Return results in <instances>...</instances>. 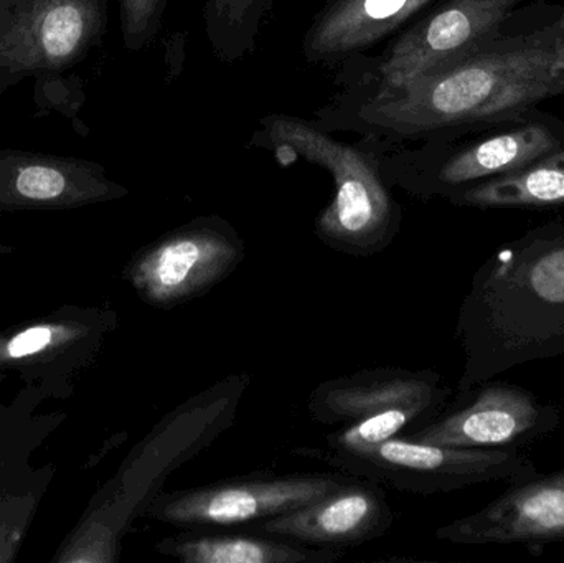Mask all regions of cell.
Masks as SVG:
<instances>
[{"label":"cell","instance_id":"cell-22","mask_svg":"<svg viewBox=\"0 0 564 563\" xmlns=\"http://www.w3.org/2000/svg\"><path fill=\"white\" fill-rule=\"evenodd\" d=\"M556 30H558L560 35V53H562V58L564 62V15L560 19V22L556 23Z\"/></svg>","mask_w":564,"mask_h":563},{"label":"cell","instance_id":"cell-16","mask_svg":"<svg viewBox=\"0 0 564 563\" xmlns=\"http://www.w3.org/2000/svg\"><path fill=\"white\" fill-rule=\"evenodd\" d=\"M155 551L184 563H334L340 549L314 548L276 535L231 534L215 529H184L162 539Z\"/></svg>","mask_w":564,"mask_h":563},{"label":"cell","instance_id":"cell-21","mask_svg":"<svg viewBox=\"0 0 564 563\" xmlns=\"http://www.w3.org/2000/svg\"><path fill=\"white\" fill-rule=\"evenodd\" d=\"M76 334H78V329L69 331L66 327L50 326V324L29 327L3 343V346L0 347V359L20 360L39 356V354L65 343L66 337H75Z\"/></svg>","mask_w":564,"mask_h":563},{"label":"cell","instance_id":"cell-17","mask_svg":"<svg viewBox=\"0 0 564 563\" xmlns=\"http://www.w3.org/2000/svg\"><path fill=\"white\" fill-rule=\"evenodd\" d=\"M447 202L470 208L564 207V161L550 155L522 171L464 188Z\"/></svg>","mask_w":564,"mask_h":563},{"label":"cell","instance_id":"cell-6","mask_svg":"<svg viewBox=\"0 0 564 563\" xmlns=\"http://www.w3.org/2000/svg\"><path fill=\"white\" fill-rule=\"evenodd\" d=\"M523 0H441L375 56L341 63L340 85L388 88L457 62L499 36Z\"/></svg>","mask_w":564,"mask_h":563},{"label":"cell","instance_id":"cell-1","mask_svg":"<svg viewBox=\"0 0 564 563\" xmlns=\"http://www.w3.org/2000/svg\"><path fill=\"white\" fill-rule=\"evenodd\" d=\"M562 93L564 62L555 25L517 39L497 36L477 52L401 85H341L312 121L328 132L410 144L520 118Z\"/></svg>","mask_w":564,"mask_h":563},{"label":"cell","instance_id":"cell-10","mask_svg":"<svg viewBox=\"0 0 564 563\" xmlns=\"http://www.w3.org/2000/svg\"><path fill=\"white\" fill-rule=\"evenodd\" d=\"M467 400L403 436L453 448L523 450L552 435L562 422L553 403L500 380L482 383Z\"/></svg>","mask_w":564,"mask_h":563},{"label":"cell","instance_id":"cell-18","mask_svg":"<svg viewBox=\"0 0 564 563\" xmlns=\"http://www.w3.org/2000/svg\"><path fill=\"white\" fill-rule=\"evenodd\" d=\"M273 0H207L205 33L220 62L235 63L254 53L261 25Z\"/></svg>","mask_w":564,"mask_h":563},{"label":"cell","instance_id":"cell-3","mask_svg":"<svg viewBox=\"0 0 564 563\" xmlns=\"http://www.w3.org/2000/svg\"><path fill=\"white\" fill-rule=\"evenodd\" d=\"M391 145L373 136L344 142L312 119L281 112L261 118L248 142V148L273 152L282 165L305 161L328 172L334 195L315 218V237L355 258L388 250L403 224V210L383 174Z\"/></svg>","mask_w":564,"mask_h":563},{"label":"cell","instance_id":"cell-7","mask_svg":"<svg viewBox=\"0 0 564 563\" xmlns=\"http://www.w3.org/2000/svg\"><path fill=\"white\" fill-rule=\"evenodd\" d=\"M108 0H0V93L82 63L108 30Z\"/></svg>","mask_w":564,"mask_h":563},{"label":"cell","instance_id":"cell-5","mask_svg":"<svg viewBox=\"0 0 564 563\" xmlns=\"http://www.w3.org/2000/svg\"><path fill=\"white\" fill-rule=\"evenodd\" d=\"M321 456L345 475L421 496L489 483L516 485L542 473L523 450L453 448L408 436L367 448L325 450Z\"/></svg>","mask_w":564,"mask_h":563},{"label":"cell","instance_id":"cell-15","mask_svg":"<svg viewBox=\"0 0 564 563\" xmlns=\"http://www.w3.org/2000/svg\"><path fill=\"white\" fill-rule=\"evenodd\" d=\"M434 0H327L302 36L312 65L334 66L398 35Z\"/></svg>","mask_w":564,"mask_h":563},{"label":"cell","instance_id":"cell-13","mask_svg":"<svg viewBox=\"0 0 564 563\" xmlns=\"http://www.w3.org/2000/svg\"><path fill=\"white\" fill-rule=\"evenodd\" d=\"M449 387L434 370L361 369L325 380L308 397V415L325 426H348L388 410L427 405L446 410Z\"/></svg>","mask_w":564,"mask_h":563},{"label":"cell","instance_id":"cell-2","mask_svg":"<svg viewBox=\"0 0 564 563\" xmlns=\"http://www.w3.org/2000/svg\"><path fill=\"white\" fill-rule=\"evenodd\" d=\"M456 337L460 400L517 367L564 357V221L497 248L474 274Z\"/></svg>","mask_w":564,"mask_h":563},{"label":"cell","instance_id":"cell-11","mask_svg":"<svg viewBox=\"0 0 564 563\" xmlns=\"http://www.w3.org/2000/svg\"><path fill=\"white\" fill-rule=\"evenodd\" d=\"M456 545H545L564 542V469L509 485L473 515L436 531Z\"/></svg>","mask_w":564,"mask_h":563},{"label":"cell","instance_id":"cell-12","mask_svg":"<svg viewBox=\"0 0 564 563\" xmlns=\"http://www.w3.org/2000/svg\"><path fill=\"white\" fill-rule=\"evenodd\" d=\"M393 521V509L383 488L354 476L317 501L251 528L314 548L341 549L383 538Z\"/></svg>","mask_w":564,"mask_h":563},{"label":"cell","instance_id":"cell-20","mask_svg":"<svg viewBox=\"0 0 564 563\" xmlns=\"http://www.w3.org/2000/svg\"><path fill=\"white\" fill-rule=\"evenodd\" d=\"M169 0H119L122 42L139 52L154 42L164 22Z\"/></svg>","mask_w":564,"mask_h":563},{"label":"cell","instance_id":"cell-8","mask_svg":"<svg viewBox=\"0 0 564 563\" xmlns=\"http://www.w3.org/2000/svg\"><path fill=\"white\" fill-rule=\"evenodd\" d=\"M247 247L218 215L197 217L142 248L126 278L144 303L172 310L210 293L243 263Z\"/></svg>","mask_w":564,"mask_h":563},{"label":"cell","instance_id":"cell-19","mask_svg":"<svg viewBox=\"0 0 564 563\" xmlns=\"http://www.w3.org/2000/svg\"><path fill=\"white\" fill-rule=\"evenodd\" d=\"M444 410L436 407L417 405L388 410L354 425L340 426L325 436L327 450H355L375 446L394 436L408 435L441 415Z\"/></svg>","mask_w":564,"mask_h":563},{"label":"cell","instance_id":"cell-4","mask_svg":"<svg viewBox=\"0 0 564 563\" xmlns=\"http://www.w3.org/2000/svg\"><path fill=\"white\" fill-rule=\"evenodd\" d=\"M416 148L393 144L383 174L391 187L420 201H449L457 192L522 171L564 148V129L552 121H529L470 142L451 136L423 139Z\"/></svg>","mask_w":564,"mask_h":563},{"label":"cell","instance_id":"cell-23","mask_svg":"<svg viewBox=\"0 0 564 563\" xmlns=\"http://www.w3.org/2000/svg\"><path fill=\"white\" fill-rule=\"evenodd\" d=\"M553 155H555L556 159H560V161H564V148L562 149V151H558L556 152V154Z\"/></svg>","mask_w":564,"mask_h":563},{"label":"cell","instance_id":"cell-9","mask_svg":"<svg viewBox=\"0 0 564 563\" xmlns=\"http://www.w3.org/2000/svg\"><path fill=\"white\" fill-rule=\"evenodd\" d=\"M351 478L354 476L345 473H327L225 479L155 496L149 505L148 516L181 529L251 528L304 508Z\"/></svg>","mask_w":564,"mask_h":563},{"label":"cell","instance_id":"cell-14","mask_svg":"<svg viewBox=\"0 0 564 563\" xmlns=\"http://www.w3.org/2000/svg\"><path fill=\"white\" fill-rule=\"evenodd\" d=\"M126 195L96 162L0 148V208L79 207Z\"/></svg>","mask_w":564,"mask_h":563}]
</instances>
